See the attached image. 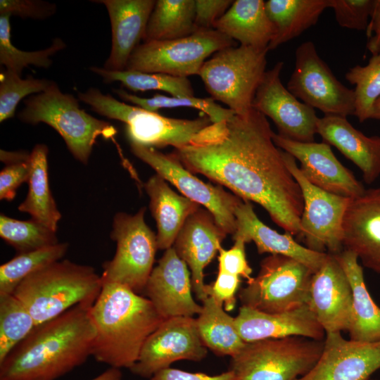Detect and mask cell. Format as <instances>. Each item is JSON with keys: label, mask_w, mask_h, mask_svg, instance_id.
<instances>
[{"label": "cell", "mask_w": 380, "mask_h": 380, "mask_svg": "<svg viewBox=\"0 0 380 380\" xmlns=\"http://www.w3.org/2000/svg\"><path fill=\"white\" fill-rule=\"evenodd\" d=\"M308 305L326 334L348 331L352 317V291L334 255L327 253L312 274Z\"/></svg>", "instance_id": "20"}, {"label": "cell", "mask_w": 380, "mask_h": 380, "mask_svg": "<svg viewBox=\"0 0 380 380\" xmlns=\"http://www.w3.org/2000/svg\"><path fill=\"white\" fill-rule=\"evenodd\" d=\"M226 236L212 214L200 207L186 220L172 246L189 267L193 291L201 301L208 296L203 270L219 252Z\"/></svg>", "instance_id": "21"}, {"label": "cell", "mask_w": 380, "mask_h": 380, "mask_svg": "<svg viewBox=\"0 0 380 380\" xmlns=\"http://www.w3.org/2000/svg\"><path fill=\"white\" fill-rule=\"evenodd\" d=\"M273 141L300 163L299 169L314 186L331 194L353 198L366 190L353 173L336 158L325 142H300L273 133Z\"/></svg>", "instance_id": "17"}, {"label": "cell", "mask_w": 380, "mask_h": 380, "mask_svg": "<svg viewBox=\"0 0 380 380\" xmlns=\"http://www.w3.org/2000/svg\"><path fill=\"white\" fill-rule=\"evenodd\" d=\"M11 163L0 172V199L11 201L16 190L24 182H27L30 174V160Z\"/></svg>", "instance_id": "46"}, {"label": "cell", "mask_w": 380, "mask_h": 380, "mask_svg": "<svg viewBox=\"0 0 380 380\" xmlns=\"http://www.w3.org/2000/svg\"><path fill=\"white\" fill-rule=\"evenodd\" d=\"M93 305L77 304L37 325L0 363V380H56L83 365L96 336Z\"/></svg>", "instance_id": "2"}, {"label": "cell", "mask_w": 380, "mask_h": 380, "mask_svg": "<svg viewBox=\"0 0 380 380\" xmlns=\"http://www.w3.org/2000/svg\"><path fill=\"white\" fill-rule=\"evenodd\" d=\"M149 380H236V377L232 370L211 376L168 367L158 372Z\"/></svg>", "instance_id": "48"}, {"label": "cell", "mask_w": 380, "mask_h": 380, "mask_svg": "<svg viewBox=\"0 0 380 380\" xmlns=\"http://www.w3.org/2000/svg\"><path fill=\"white\" fill-rule=\"evenodd\" d=\"M191 274L173 247L165 250L153 267L144 292L165 319L198 315L202 305L192 296Z\"/></svg>", "instance_id": "19"}, {"label": "cell", "mask_w": 380, "mask_h": 380, "mask_svg": "<svg viewBox=\"0 0 380 380\" xmlns=\"http://www.w3.org/2000/svg\"><path fill=\"white\" fill-rule=\"evenodd\" d=\"M232 46L233 39L214 29L176 39L144 42L131 54L126 70L181 77L198 75L208 56Z\"/></svg>", "instance_id": "11"}, {"label": "cell", "mask_w": 380, "mask_h": 380, "mask_svg": "<svg viewBox=\"0 0 380 380\" xmlns=\"http://www.w3.org/2000/svg\"><path fill=\"white\" fill-rule=\"evenodd\" d=\"M374 4L375 0H330V8L339 26L366 31Z\"/></svg>", "instance_id": "42"}, {"label": "cell", "mask_w": 380, "mask_h": 380, "mask_svg": "<svg viewBox=\"0 0 380 380\" xmlns=\"http://www.w3.org/2000/svg\"><path fill=\"white\" fill-rule=\"evenodd\" d=\"M268 51L240 45L216 52L203 63L198 74L211 98L236 114L248 113L266 72Z\"/></svg>", "instance_id": "7"}, {"label": "cell", "mask_w": 380, "mask_h": 380, "mask_svg": "<svg viewBox=\"0 0 380 380\" xmlns=\"http://www.w3.org/2000/svg\"><path fill=\"white\" fill-rule=\"evenodd\" d=\"M371 119L380 120V98L375 102Z\"/></svg>", "instance_id": "52"}, {"label": "cell", "mask_w": 380, "mask_h": 380, "mask_svg": "<svg viewBox=\"0 0 380 380\" xmlns=\"http://www.w3.org/2000/svg\"><path fill=\"white\" fill-rule=\"evenodd\" d=\"M144 189L149 196V208L157 224L158 248L167 250L172 247L188 217L201 205L177 194L158 174L148 179Z\"/></svg>", "instance_id": "28"}, {"label": "cell", "mask_w": 380, "mask_h": 380, "mask_svg": "<svg viewBox=\"0 0 380 380\" xmlns=\"http://www.w3.org/2000/svg\"><path fill=\"white\" fill-rule=\"evenodd\" d=\"M53 81L36 79L32 76L22 79L20 75L5 69L0 74V122L13 117L18 103L26 96L42 93Z\"/></svg>", "instance_id": "41"}, {"label": "cell", "mask_w": 380, "mask_h": 380, "mask_svg": "<svg viewBox=\"0 0 380 380\" xmlns=\"http://www.w3.org/2000/svg\"><path fill=\"white\" fill-rule=\"evenodd\" d=\"M18 114L23 122H44L63 139L72 155L87 165L99 137L113 139L117 131L109 122L97 119L81 109L72 94L63 93L53 82L44 91L25 100Z\"/></svg>", "instance_id": "5"}, {"label": "cell", "mask_w": 380, "mask_h": 380, "mask_svg": "<svg viewBox=\"0 0 380 380\" xmlns=\"http://www.w3.org/2000/svg\"><path fill=\"white\" fill-rule=\"evenodd\" d=\"M324 340L289 336L246 343L232 357L236 380H296L315 365Z\"/></svg>", "instance_id": "8"}, {"label": "cell", "mask_w": 380, "mask_h": 380, "mask_svg": "<svg viewBox=\"0 0 380 380\" xmlns=\"http://www.w3.org/2000/svg\"><path fill=\"white\" fill-rule=\"evenodd\" d=\"M78 99L101 115L125 123L126 135L130 144L156 149L168 146L178 148L187 145L212 124L210 118L204 113L191 120L168 118L121 102L93 87L79 92Z\"/></svg>", "instance_id": "6"}, {"label": "cell", "mask_w": 380, "mask_h": 380, "mask_svg": "<svg viewBox=\"0 0 380 380\" xmlns=\"http://www.w3.org/2000/svg\"><path fill=\"white\" fill-rule=\"evenodd\" d=\"M380 369V346L344 338L341 333L326 334L317 362L296 380H369Z\"/></svg>", "instance_id": "18"}, {"label": "cell", "mask_w": 380, "mask_h": 380, "mask_svg": "<svg viewBox=\"0 0 380 380\" xmlns=\"http://www.w3.org/2000/svg\"><path fill=\"white\" fill-rule=\"evenodd\" d=\"M282 61L266 70L253 101V108L269 117L279 136L292 141L313 142L319 117L315 110L300 101L281 80Z\"/></svg>", "instance_id": "16"}, {"label": "cell", "mask_w": 380, "mask_h": 380, "mask_svg": "<svg viewBox=\"0 0 380 380\" xmlns=\"http://www.w3.org/2000/svg\"><path fill=\"white\" fill-rule=\"evenodd\" d=\"M245 244L243 241L236 239L231 248L225 250L221 247L219 250L218 271L250 281L253 278L252 268L246 258Z\"/></svg>", "instance_id": "43"}, {"label": "cell", "mask_w": 380, "mask_h": 380, "mask_svg": "<svg viewBox=\"0 0 380 380\" xmlns=\"http://www.w3.org/2000/svg\"><path fill=\"white\" fill-rule=\"evenodd\" d=\"M0 236L18 253L59 243L56 232L34 220H18L4 214L0 215Z\"/></svg>", "instance_id": "38"}, {"label": "cell", "mask_w": 380, "mask_h": 380, "mask_svg": "<svg viewBox=\"0 0 380 380\" xmlns=\"http://www.w3.org/2000/svg\"><path fill=\"white\" fill-rule=\"evenodd\" d=\"M366 33L367 50L372 55L380 53V0H375Z\"/></svg>", "instance_id": "49"}, {"label": "cell", "mask_w": 380, "mask_h": 380, "mask_svg": "<svg viewBox=\"0 0 380 380\" xmlns=\"http://www.w3.org/2000/svg\"><path fill=\"white\" fill-rule=\"evenodd\" d=\"M56 6L39 0H1L0 14H8L22 18L44 20L53 15Z\"/></svg>", "instance_id": "44"}, {"label": "cell", "mask_w": 380, "mask_h": 380, "mask_svg": "<svg viewBox=\"0 0 380 380\" xmlns=\"http://www.w3.org/2000/svg\"><path fill=\"white\" fill-rule=\"evenodd\" d=\"M334 255L343 270L352 291V317L347 331L350 339L362 343L379 341L380 308L367 289L357 255L343 249Z\"/></svg>", "instance_id": "27"}, {"label": "cell", "mask_w": 380, "mask_h": 380, "mask_svg": "<svg viewBox=\"0 0 380 380\" xmlns=\"http://www.w3.org/2000/svg\"><path fill=\"white\" fill-rule=\"evenodd\" d=\"M208 353L193 317L165 319L146 341L131 372L150 379L179 360L199 362Z\"/></svg>", "instance_id": "15"}, {"label": "cell", "mask_w": 380, "mask_h": 380, "mask_svg": "<svg viewBox=\"0 0 380 380\" xmlns=\"http://www.w3.org/2000/svg\"><path fill=\"white\" fill-rule=\"evenodd\" d=\"M122 100L148 111L157 112L162 108L179 107L194 108L207 115L212 123L224 121L235 113L216 103L213 98L167 96L156 94L151 98H141L129 94L122 89H113Z\"/></svg>", "instance_id": "40"}, {"label": "cell", "mask_w": 380, "mask_h": 380, "mask_svg": "<svg viewBox=\"0 0 380 380\" xmlns=\"http://www.w3.org/2000/svg\"><path fill=\"white\" fill-rule=\"evenodd\" d=\"M343 249L355 253L363 266L380 274V188L350 198L343 222Z\"/></svg>", "instance_id": "22"}, {"label": "cell", "mask_w": 380, "mask_h": 380, "mask_svg": "<svg viewBox=\"0 0 380 380\" xmlns=\"http://www.w3.org/2000/svg\"><path fill=\"white\" fill-rule=\"evenodd\" d=\"M234 319L245 343L289 336L323 341L326 335L308 305L277 313H267L241 306Z\"/></svg>", "instance_id": "23"}, {"label": "cell", "mask_w": 380, "mask_h": 380, "mask_svg": "<svg viewBox=\"0 0 380 380\" xmlns=\"http://www.w3.org/2000/svg\"><path fill=\"white\" fill-rule=\"evenodd\" d=\"M369 380H376V379H369Z\"/></svg>", "instance_id": "53"}, {"label": "cell", "mask_w": 380, "mask_h": 380, "mask_svg": "<svg viewBox=\"0 0 380 380\" xmlns=\"http://www.w3.org/2000/svg\"><path fill=\"white\" fill-rule=\"evenodd\" d=\"M1 160L6 164L15 162L28 160L30 154L25 151H6L1 150Z\"/></svg>", "instance_id": "50"}, {"label": "cell", "mask_w": 380, "mask_h": 380, "mask_svg": "<svg viewBox=\"0 0 380 380\" xmlns=\"http://www.w3.org/2000/svg\"><path fill=\"white\" fill-rule=\"evenodd\" d=\"M255 277L239 293L241 306L277 313L308 305L314 273L300 262L281 255H270L260 262Z\"/></svg>", "instance_id": "9"}, {"label": "cell", "mask_w": 380, "mask_h": 380, "mask_svg": "<svg viewBox=\"0 0 380 380\" xmlns=\"http://www.w3.org/2000/svg\"><path fill=\"white\" fill-rule=\"evenodd\" d=\"M195 32L194 0H158L148 19L144 41L176 39Z\"/></svg>", "instance_id": "33"}, {"label": "cell", "mask_w": 380, "mask_h": 380, "mask_svg": "<svg viewBox=\"0 0 380 380\" xmlns=\"http://www.w3.org/2000/svg\"><path fill=\"white\" fill-rule=\"evenodd\" d=\"M330 8V0H268L265 9L275 27V34L268 50L300 36L315 25L324 11Z\"/></svg>", "instance_id": "30"}, {"label": "cell", "mask_w": 380, "mask_h": 380, "mask_svg": "<svg viewBox=\"0 0 380 380\" xmlns=\"http://www.w3.org/2000/svg\"><path fill=\"white\" fill-rule=\"evenodd\" d=\"M90 69L102 77L104 82H120L124 87L134 92L160 90L169 93L172 96H194L192 85L187 77L129 70L110 71L95 66Z\"/></svg>", "instance_id": "34"}, {"label": "cell", "mask_w": 380, "mask_h": 380, "mask_svg": "<svg viewBox=\"0 0 380 380\" xmlns=\"http://www.w3.org/2000/svg\"><path fill=\"white\" fill-rule=\"evenodd\" d=\"M267 118L253 108L212 123L172 153L193 174L224 186L262 207L272 221L299 236L303 200Z\"/></svg>", "instance_id": "1"}, {"label": "cell", "mask_w": 380, "mask_h": 380, "mask_svg": "<svg viewBox=\"0 0 380 380\" xmlns=\"http://www.w3.org/2000/svg\"><path fill=\"white\" fill-rule=\"evenodd\" d=\"M379 346H380V341H379Z\"/></svg>", "instance_id": "54"}, {"label": "cell", "mask_w": 380, "mask_h": 380, "mask_svg": "<svg viewBox=\"0 0 380 380\" xmlns=\"http://www.w3.org/2000/svg\"><path fill=\"white\" fill-rule=\"evenodd\" d=\"M346 79L355 85V114L360 122L371 119L375 102L380 98V53L372 55L365 65L350 68Z\"/></svg>", "instance_id": "39"}, {"label": "cell", "mask_w": 380, "mask_h": 380, "mask_svg": "<svg viewBox=\"0 0 380 380\" xmlns=\"http://www.w3.org/2000/svg\"><path fill=\"white\" fill-rule=\"evenodd\" d=\"M108 13L112 30V46L103 68L126 70L134 50L144 39L146 26L156 4L154 0H97Z\"/></svg>", "instance_id": "24"}, {"label": "cell", "mask_w": 380, "mask_h": 380, "mask_svg": "<svg viewBox=\"0 0 380 380\" xmlns=\"http://www.w3.org/2000/svg\"><path fill=\"white\" fill-rule=\"evenodd\" d=\"M234 1L195 0L196 31L213 29L215 22L229 9Z\"/></svg>", "instance_id": "47"}, {"label": "cell", "mask_w": 380, "mask_h": 380, "mask_svg": "<svg viewBox=\"0 0 380 380\" xmlns=\"http://www.w3.org/2000/svg\"><path fill=\"white\" fill-rule=\"evenodd\" d=\"M295 56V68L286 87L289 91L324 115H354V90L336 77L319 56L314 43H302L297 47Z\"/></svg>", "instance_id": "13"}, {"label": "cell", "mask_w": 380, "mask_h": 380, "mask_svg": "<svg viewBox=\"0 0 380 380\" xmlns=\"http://www.w3.org/2000/svg\"><path fill=\"white\" fill-rule=\"evenodd\" d=\"M91 317L96 331L91 356L120 369L136 363L148 336L165 320L148 298L110 282L103 283Z\"/></svg>", "instance_id": "3"}, {"label": "cell", "mask_w": 380, "mask_h": 380, "mask_svg": "<svg viewBox=\"0 0 380 380\" xmlns=\"http://www.w3.org/2000/svg\"><path fill=\"white\" fill-rule=\"evenodd\" d=\"M103 286L94 268L68 260L34 272L13 292L27 308L36 326L80 304H94Z\"/></svg>", "instance_id": "4"}, {"label": "cell", "mask_w": 380, "mask_h": 380, "mask_svg": "<svg viewBox=\"0 0 380 380\" xmlns=\"http://www.w3.org/2000/svg\"><path fill=\"white\" fill-rule=\"evenodd\" d=\"M8 14H0V63L6 69L20 75L29 65L48 68L52 64L51 57L65 49V42L59 37L53 39L51 45L43 50L25 51L15 47L11 42V25Z\"/></svg>", "instance_id": "37"}, {"label": "cell", "mask_w": 380, "mask_h": 380, "mask_svg": "<svg viewBox=\"0 0 380 380\" xmlns=\"http://www.w3.org/2000/svg\"><path fill=\"white\" fill-rule=\"evenodd\" d=\"M202 303L196 321L203 343L217 355L234 357L246 344L237 330L234 317L210 296Z\"/></svg>", "instance_id": "32"}, {"label": "cell", "mask_w": 380, "mask_h": 380, "mask_svg": "<svg viewBox=\"0 0 380 380\" xmlns=\"http://www.w3.org/2000/svg\"><path fill=\"white\" fill-rule=\"evenodd\" d=\"M36 327L25 305L13 294H0V363Z\"/></svg>", "instance_id": "36"}, {"label": "cell", "mask_w": 380, "mask_h": 380, "mask_svg": "<svg viewBox=\"0 0 380 380\" xmlns=\"http://www.w3.org/2000/svg\"><path fill=\"white\" fill-rule=\"evenodd\" d=\"M46 145H35L30 153L29 190L18 210L30 215L32 219L56 232L61 215L50 190Z\"/></svg>", "instance_id": "31"}, {"label": "cell", "mask_w": 380, "mask_h": 380, "mask_svg": "<svg viewBox=\"0 0 380 380\" xmlns=\"http://www.w3.org/2000/svg\"><path fill=\"white\" fill-rule=\"evenodd\" d=\"M240 283V277L218 271L215 280L206 284L205 291L208 296L222 305L226 312H230L236 306V293Z\"/></svg>", "instance_id": "45"}, {"label": "cell", "mask_w": 380, "mask_h": 380, "mask_svg": "<svg viewBox=\"0 0 380 380\" xmlns=\"http://www.w3.org/2000/svg\"><path fill=\"white\" fill-rule=\"evenodd\" d=\"M122 373L121 369L109 367L96 377L90 380H122Z\"/></svg>", "instance_id": "51"}, {"label": "cell", "mask_w": 380, "mask_h": 380, "mask_svg": "<svg viewBox=\"0 0 380 380\" xmlns=\"http://www.w3.org/2000/svg\"><path fill=\"white\" fill-rule=\"evenodd\" d=\"M317 132L323 142L336 147L361 170L367 184L379 177L380 137H367L347 118L338 115L319 118Z\"/></svg>", "instance_id": "26"}, {"label": "cell", "mask_w": 380, "mask_h": 380, "mask_svg": "<svg viewBox=\"0 0 380 380\" xmlns=\"http://www.w3.org/2000/svg\"><path fill=\"white\" fill-rule=\"evenodd\" d=\"M133 154L151 166L156 174L174 185L184 196L204 206L227 234H234L236 223L234 211L242 201L219 186L207 184L188 170L173 154L130 144Z\"/></svg>", "instance_id": "14"}, {"label": "cell", "mask_w": 380, "mask_h": 380, "mask_svg": "<svg viewBox=\"0 0 380 380\" xmlns=\"http://www.w3.org/2000/svg\"><path fill=\"white\" fill-rule=\"evenodd\" d=\"M213 29L239 42L240 45L258 49H268L275 34L263 0L234 1Z\"/></svg>", "instance_id": "29"}, {"label": "cell", "mask_w": 380, "mask_h": 380, "mask_svg": "<svg viewBox=\"0 0 380 380\" xmlns=\"http://www.w3.org/2000/svg\"><path fill=\"white\" fill-rule=\"evenodd\" d=\"M286 167L298 184L303 200L298 239L312 251L335 255L343 250V222L350 198L325 191L311 184L296 159L283 151Z\"/></svg>", "instance_id": "12"}, {"label": "cell", "mask_w": 380, "mask_h": 380, "mask_svg": "<svg viewBox=\"0 0 380 380\" xmlns=\"http://www.w3.org/2000/svg\"><path fill=\"white\" fill-rule=\"evenodd\" d=\"M68 248L67 243L18 253L0 266V294H12L19 284L34 272L61 260Z\"/></svg>", "instance_id": "35"}, {"label": "cell", "mask_w": 380, "mask_h": 380, "mask_svg": "<svg viewBox=\"0 0 380 380\" xmlns=\"http://www.w3.org/2000/svg\"><path fill=\"white\" fill-rule=\"evenodd\" d=\"M234 215L236 227L233 239L246 243L253 241L258 253L281 255L293 258L316 272L324 261L327 253L312 251L300 244L293 236L279 233L263 223L255 214L251 202L241 201Z\"/></svg>", "instance_id": "25"}, {"label": "cell", "mask_w": 380, "mask_h": 380, "mask_svg": "<svg viewBox=\"0 0 380 380\" xmlns=\"http://www.w3.org/2000/svg\"><path fill=\"white\" fill-rule=\"evenodd\" d=\"M146 209L142 207L133 215H115L110 238L116 242V251L103 265V283L120 284L137 293L144 291L158 249L156 235L144 220Z\"/></svg>", "instance_id": "10"}]
</instances>
